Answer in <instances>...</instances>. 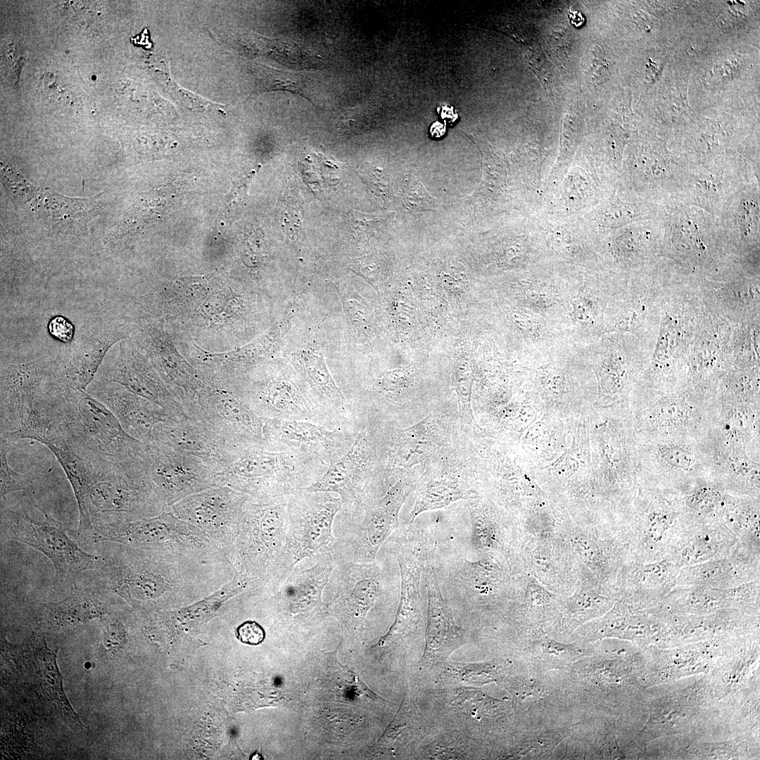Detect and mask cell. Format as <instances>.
<instances>
[{"instance_id":"obj_1","label":"cell","mask_w":760,"mask_h":760,"mask_svg":"<svg viewBox=\"0 0 760 760\" xmlns=\"http://www.w3.org/2000/svg\"><path fill=\"white\" fill-rule=\"evenodd\" d=\"M100 570L108 593L134 607L208 597L231 581V564H205L181 555L120 545Z\"/></svg>"},{"instance_id":"obj_2","label":"cell","mask_w":760,"mask_h":760,"mask_svg":"<svg viewBox=\"0 0 760 760\" xmlns=\"http://www.w3.org/2000/svg\"><path fill=\"white\" fill-rule=\"evenodd\" d=\"M42 411L49 429L40 441L58 443L101 468L143 460L146 444L129 434L114 414L87 391L49 390Z\"/></svg>"},{"instance_id":"obj_3","label":"cell","mask_w":760,"mask_h":760,"mask_svg":"<svg viewBox=\"0 0 760 760\" xmlns=\"http://www.w3.org/2000/svg\"><path fill=\"white\" fill-rule=\"evenodd\" d=\"M288 495L269 500L248 498L244 504L229 558L236 572L250 581L252 589L262 590L273 579L289 531Z\"/></svg>"},{"instance_id":"obj_4","label":"cell","mask_w":760,"mask_h":760,"mask_svg":"<svg viewBox=\"0 0 760 760\" xmlns=\"http://www.w3.org/2000/svg\"><path fill=\"white\" fill-rule=\"evenodd\" d=\"M717 409L716 395L690 384L674 391L644 386L635 402L637 439H703L715 422Z\"/></svg>"},{"instance_id":"obj_5","label":"cell","mask_w":760,"mask_h":760,"mask_svg":"<svg viewBox=\"0 0 760 760\" xmlns=\"http://www.w3.org/2000/svg\"><path fill=\"white\" fill-rule=\"evenodd\" d=\"M44 519L31 518L24 508H12L1 502V539L26 544L44 554L52 563L55 577L53 586L58 590L72 591L80 575L99 569L104 557L91 554L79 545L75 531L44 512Z\"/></svg>"},{"instance_id":"obj_6","label":"cell","mask_w":760,"mask_h":760,"mask_svg":"<svg viewBox=\"0 0 760 760\" xmlns=\"http://www.w3.org/2000/svg\"><path fill=\"white\" fill-rule=\"evenodd\" d=\"M87 508L92 526L89 543L101 528L156 516L167 510L146 474L143 460L111 468L97 467Z\"/></svg>"},{"instance_id":"obj_7","label":"cell","mask_w":760,"mask_h":760,"mask_svg":"<svg viewBox=\"0 0 760 760\" xmlns=\"http://www.w3.org/2000/svg\"><path fill=\"white\" fill-rule=\"evenodd\" d=\"M106 541L172 552L205 564H232L224 551L204 532L168 509L156 516L101 528L91 539V543Z\"/></svg>"},{"instance_id":"obj_8","label":"cell","mask_w":760,"mask_h":760,"mask_svg":"<svg viewBox=\"0 0 760 760\" xmlns=\"http://www.w3.org/2000/svg\"><path fill=\"white\" fill-rule=\"evenodd\" d=\"M289 526L270 590L281 583L305 558L334 552L333 524L343 502L329 492L303 489L288 495Z\"/></svg>"},{"instance_id":"obj_9","label":"cell","mask_w":760,"mask_h":760,"mask_svg":"<svg viewBox=\"0 0 760 760\" xmlns=\"http://www.w3.org/2000/svg\"><path fill=\"white\" fill-rule=\"evenodd\" d=\"M638 474L645 488L679 493L699 480L713 479L714 457L705 438L638 441Z\"/></svg>"},{"instance_id":"obj_10","label":"cell","mask_w":760,"mask_h":760,"mask_svg":"<svg viewBox=\"0 0 760 760\" xmlns=\"http://www.w3.org/2000/svg\"><path fill=\"white\" fill-rule=\"evenodd\" d=\"M296 456L265 445L236 448L233 460L216 472V485L256 500L286 496L308 486Z\"/></svg>"},{"instance_id":"obj_11","label":"cell","mask_w":760,"mask_h":760,"mask_svg":"<svg viewBox=\"0 0 760 760\" xmlns=\"http://www.w3.org/2000/svg\"><path fill=\"white\" fill-rule=\"evenodd\" d=\"M51 365L42 361L20 362L1 368V440L37 441L44 433V417L39 410L45 395Z\"/></svg>"},{"instance_id":"obj_12","label":"cell","mask_w":760,"mask_h":760,"mask_svg":"<svg viewBox=\"0 0 760 760\" xmlns=\"http://www.w3.org/2000/svg\"><path fill=\"white\" fill-rule=\"evenodd\" d=\"M202 385L189 417L203 423L234 448L265 445L263 419L230 384L209 372L201 374Z\"/></svg>"},{"instance_id":"obj_13","label":"cell","mask_w":760,"mask_h":760,"mask_svg":"<svg viewBox=\"0 0 760 760\" xmlns=\"http://www.w3.org/2000/svg\"><path fill=\"white\" fill-rule=\"evenodd\" d=\"M551 671L511 673L500 684L512 696L515 728L553 727L578 720V708L561 671L558 676Z\"/></svg>"},{"instance_id":"obj_14","label":"cell","mask_w":760,"mask_h":760,"mask_svg":"<svg viewBox=\"0 0 760 760\" xmlns=\"http://www.w3.org/2000/svg\"><path fill=\"white\" fill-rule=\"evenodd\" d=\"M248 499L247 495L238 490L215 486L189 495L167 509L204 532L229 557Z\"/></svg>"},{"instance_id":"obj_15","label":"cell","mask_w":760,"mask_h":760,"mask_svg":"<svg viewBox=\"0 0 760 760\" xmlns=\"http://www.w3.org/2000/svg\"><path fill=\"white\" fill-rule=\"evenodd\" d=\"M144 443L145 471L167 509L189 495L217 486L216 471L200 459L153 438Z\"/></svg>"},{"instance_id":"obj_16","label":"cell","mask_w":760,"mask_h":760,"mask_svg":"<svg viewBox=\"0 0 760 760\" xmlns=\"http://www.w3.org/2000/svg\"><path fill=\"white\" fill-rule=\"evenodd\" d=\"M410 493V486L400 479L379 499H367L361 505L362 521L346 536L336 538L338 560L373 562L383 543L396 527L400 508Z\"/></svg>"},{"instance_id":"obj_17","label":"cell","mask_w":760,"mask_h":760,"mask_svg":"<svg viewBox=\"0 0 760 760\" xmlns=\"http://www.w3.org/2000/svg\"><path fill=\"white\" fill-rule=\"evenodd\" d=\"M336 593L327 610L341 622L348 636L361 635L366 616L381 590V569L373 562L338 560Z\"/></svg>"},{"instance_id":"obj_18","label":"cell","mask_w":760,"mask_h":760,"mask_svg":"<svg viewBox=\"0 0 760 760\" xmlns=\"http://www.w3.org/2000/svg\"><path fill=\"white\" fill-rule=\"evenodd\" d=\"M308 568H294L279 585L270 590L274 593V603L289 623H303L320 619L327 609L322 601V594L337 559L335 552L317 557Z\"/></svg>"},{"instance_id":"obj_19","label":"cell","mask_w":760,"mask_h":760,"mask_svg":"<svg viewBox=\"0 0 760 760\" xmlns=\"http://www.w3.org/2000/svg\"><path fill=\"white\" fill-rule=\"evenodd\" d=\"M121 338L116 330L105 328L62 347L51 366L50 388L62 392L86 391L106 353Z\"/></svg>"},{"instance_id":"obj_20","label":"cell","mask_w":760,"mask_h":760,"mask_svg":"<svg viewBox=\"0 0 760 760\" xmlns=\"http://www.w3.org/2000/svg\"><path fill=\"white\" fill-rule=\"evenodd\" d=\"M105 379L161 406L177 419L188 418L183 407L169 391L151 361L125 343H120Z\"/></svg>"},{"instance_id":"obj_21","label":"cell","mask_w":760,"mask_h":760,"mask_svg":"<svg viewBox=\"0 0 760 760\" xmlns=\"http://www.w3.org/2000/svg\"><path fill=\"white\" fill-rule=\"evenodd\" d=\"M151 438L200 459L216 472L232 462L237 448L227 444L203 423L190 417L158 424L152 431Z\"/></svg>"},{"instance_id":"obj_22","label":"cell","mask_w":760,"mask_h":760,"mask_svg":"<svg viewBox=\"0 0 760 760\" xmlns=\"http://www.w3.org/2000/svg\"><path fill=\"white\" fill-rule=\"evenodd\" d=\"M89 388L87 391L106 405L129 434L143 442L151 438L152 431L158 424L179 420L161 406L117 383L97 379Z\"/></svg>"},{"instance_id":"obj_23","label":"cell","mask_w":760,"mask_h":760,"mask_svg":"<svg viewBox=\"0 0 760 760\" xmlns=\"http://www.w3.org/2000/svg\"><path fill=\"white\" fill-rule=\"evenodd\" d=\"M441 700L449 709L469 721L487 737H497L499 742L514 729L512 704L484 692L479 688L460 686L442 690Z\"/></svg>"},{"instance_id":"obj_24","label":"cell","mask_w":760,"mask_h":760,"mask_svg":"<svg viewBox=\"0 0 760 760\" xmlns=\"http://www.w3.org/2000/svg\"><path fill=\"white\" fill-rule=\"evenodd\" d=\"M426 585L427 624L422 663L424 666H437L466 644L467 637L447 606L436 572L431 567L426 574Z\"/></svg>"},{"instance_id":"obj_25","label":"cell","mask_w":760,"mask_h":760,"mask_svg":"<svg viewBox=\"0 0 760 760\" xmlns=\"http://www.w3.org/2000/svg\"><path fill=\"white\" fill-rule=\"evenodd\" d=\"M266 446L279 450L286 447L320 455L345 450L349 439L341 432L304 419L262 418Z\"/></svg>"},{"instance_id":"obj_26","label":"cell","mask_w":760,"mask_h":760,"mask_svg":"<svg viewBox=\"0 0 760 760\" xmlns=\"http://www.w3.org/2000/svg\"><path fill=\"white\" fill-rule=\"evenodd\" d=\"M717 403L716 417L706 436L714 452L744 449L750 456L759 460V404Z\"/></svg>"},{"instance_id":"obj_27","label":"cell","mask_w":760,"mask_h":760,"mask_svg":"<svg viewBox=\"0 0 760 760\" xmlns=\"http://www.w3.org/2000/svg\"><path fill=\"white\" fill-rule=\"evenodd\" d=\"M368 451L364 435L359 434L350 448L332 462L325 473L303 488L308 492L338 493L343 503L362 504L365 500Z\"/></svg>"},{"instance_id":"obj_28","label":"cell","mask_w":760,"mask_h":760,"mask_svg":"<svg viewBox=\"0 0 760 760\" xmlns=\"http://www.w3.org/2000/svg\"><path fill=\"white\" fill-rule=\"evenodd\" d=\"M93 588H77L58 602L41 603L42 626L51 631H64L81 626L111 612L107 591Z\"/></svg>"},{"instance_id":"obj_29","label":"cell","mask_w":760,"mask_h":760,"mask_svg":"<svg viewBox=\"0 0 760 760\" xmlns=\"http://www.w3.org/2000/svg\"><path fill=\"white\" fill-rule=\"evenodd\" d=\"M261 418L301 419L311 414V405L299 388L284 377L255 383L248 395L242 397Z\"/></svg>"},{"instance_id":"obj_30","label":"cell","mask_w":760,"mask_h":760,"mask_svg":"<svg viewBox=\"0 0 760 760\" xmlns=\"http://www.w3.org/2000/svg\"><path fill=\"white\" fill-rule=\"evenodd\" d=\"M576 721L540 728L514 729L493 747L490 756L505 759H547L567 737Z\"/></svg>"},{"instance_id":"obj_31","label":"cell","mask_w":760,"mask_h":760,"mask_svg":"<svg viewBox=\"0 0 760 760\" xmlns=\"http://www.w3.org/2000/svg\"><path fill=\"white\" fill-rule=\"evenodd\" d=\"M714 457L713 479L726 493L759 498V460L737 448L716 451Z\"/></svg>"},{"instance_id":"obj_32","label":"cell","mask_w":760,"mask_h":760,"mask_svg":"<svg viewBox=\"0 0 760 760\" xmlns=\"http://www.w3.org/2000/svg\"><path fill=\"white\" fill-rule=\"evenodd\" d=\"M401 577L400 598L393 624L379 642V646L398 642L413 632L419 619V581L421 570L401 548L394 552Z\"/></svg>"},{"instance_id":"obj_33","label":"cell","mask_w":760,"mask_h":760,"mask_svg":"<svg viewBox=\"0 0 760 760\" xmlns=\"http://www.w3.org/2000/svg\"><path fill=\"white\" fill-rule=\"evenodd\" d=\"M34 668L38 685L43 696L72 729L82 728V723L70 704L63 688L62 676L56 662V653L47 647L44 638L32 636Z\"/></svg>"},{"instance_id":"obj_34","label":"cell","mask_w":760,"mask_h":760,"mask_svg":"<svg viewBox=\"0 0 760 760\" xmlns=\"http://www.w3.org/2000/svg\"><path fill=\"white\" fill-rule=\"evenodd\" d=\"M519 650L528 669L538 672L565 670L588 652L578 643H563L534 629Z\"/></svg>"},{"instance_id":"obj_35","label":"cell","mask_w":760,"mask_h":760,"mask_svg":"<svg viewBox=\"0 0 760 760\" xmlns=\"http://www.w3.org/2000/svg\"><path fill=\"white\" fill-rule=\"evenodd\" d=\"M44 445L61 464L73 490L79 510L76 536L79 542L89 543L92 526L87 513V498L98 467L63 444L49 442Z\"/></svg>"},{"instance_id":"obj_36","label":"cell","mask_w":760,"mask_h":760,"mask_svg":"<svg viewBox=\"0 0 760 760\" xmlns=\"http://www.w3.org/2000/svg\"><path fill=\"white\" fill-rule=\"evenodd\" d=\"M427 730L424 717L406 692L394 719L377 742L376 750L400 755L417 745Z\"/></svg>"},{"instance_id":"obj_37","label":"cell","mask_w":760,"mask_h":760,"mask_svg":"<svg viewBox=\"0 0 760 760\" xmlns=\"http://www.w3.org/2000/svg\"><path fill=\"white\" fill-rule=\"evenodd\" d=\"M439 445V430L429 416L400 432L391 456L392 469H405L422 461Z\"/></svg>"},{"instance_id":"obj_38","label":"cell","mask_w":760,"mask_h":760,"mask_svg":"<svg viewBox=\"0 0 760 760\" xmlns=\"http://www.w3.org/2000/svg\"><path fill=\"white\" fill-rule=\"evenodd\" d=\"M512 661L509 659H495L483 662H443L439 667L441 680L461 686L481 688L495 683L500 685L512 673Z\"/></svg>"},{"instance_id":"obj_39","label":"cell","mask_w":760,"mask_h":760,"mask_svg":"<svg viewBox=\"0 0 760 760\" xmlns=\"http://www.w3.org/2000/svg\"><path fill=\"white\" fill-rule=\"evenodd\" d=\"M604 599L588 590H581L559 604L555 633L568 635L597 616L604 608Z\"/></svg>"},{"instance_id":"obj_40","label":"cell","mask_w":760,"mask_h":760,"mask_svg":"<svg viewBox=\"0 0 760 760\" xmlns=\"http://www.w3.org/2000/svg\"><path fill=\"white\" fill-rule=\"evenodd\" d=\"M293 363L317 393L335 405L343 404L345 398L330 374L321 352L314 349L302 350L293 357Z\"/></svg>"},{"instance_id":"obj_41","label":"cell","mask_w":760,"mask_h":760,"mask_svg":"<svg viewBox=\"0 0 760 760\" xmlns=\"http://www.w3.org/2000/svg\"><path fill=\"white\" fill-rule=\"evenodd\" d=\"M255 79L253 93L286 91L306 99L315 105L313 80L304 74L279 70L255 64L253 67Z\"/></svg>"},{"instance_id":"obj_42","label":"cell","mask_w":760,"mask_h":760,"mask_svg":"<svg viewBox=\"0 0 760 760\" xmlns=\"http://www.w3.org/2000/svg\"><path fill=\"white\" fill-rule=\"evenodd\" d=\"M472 494L457 481L449 479L431 480L418 490L409 521H414L419 514L426 511L447 507L461 499L474 498Z\"/></svg>"},{"instance_id":"obj_43","label":"cell","mask_w":760,"mask_h":760,"mask_svg":"<svg viewBox=\"0 0 760 760\" xmlns=\"http://www.w3.org/2000/svg\"><path fill=\"white\" fill-rule=\"evenodd\" d=\"M478 744L470 737L458 732L445 733L436 736L422 749L425 759H472L478 751Z\"/></svg>"},{"instance_id":"obj_44","label":"cell","mask_w":760,"mask_h":760,"mask_svg":"<svg viewBox=\"0 0 760 760\" xmlns=\"http://www.w3.org/2000/svg\"><path fill=\"white\" fill-rule=\"evenodd\" d=\"M279 331L275 329L253 341L241 349L224 354L205 355L203 361L220 367H232L235 364L251 363L266 355L275 345Z\"/></svg>"},{"instance_id":"obj_45","label":"cell","mask_w":760,"mask_h":760,"mask_svg":"<svg viewBox=\"0 0 760 760\" xmlns=\"http://www.w3.org/2000/svg\"><path fill=\"white\" fill-rule=\"evenodd\" d=\"M452 379L457 395L461 424L470 426L474 430L479 429L471 407L473 374L467 360H462L455 362Z\"/></svg>"},{"instance_id":"obj_46","label":"cell","mask_w":760,"mask_h":760,"mask_svg":"<svg viewBox=\"0 0 760 760\" xmlns=\"http://www.w3.org/2000/svg\"><path fill=\"white\" fill-rule=\"evenodd\" d=\"M7 442L1 440L0 445V497L1 501L6 496L15 491L25 490L37 481V476L31 473H19L10 466L7 455L8 453Z\"/></svg>"},{"instance_id":"obj_47","label":"cell","mask_w":760,"mask_h":760,"mask_svg":"<svg viewBox=\"0 0 760 760\" xmlns=\"http://www.w3.org/2000/svg\"><path fill=\"white\" fill-rule=\"evenodd\" d=\"M402 198L405 206L410 210H433L436 207L435 198L412 173H408L404 178Z\"/></svg>"},{"instance_id":"obj_48","label":"cell","mask_w":760,"mask_h":760,"mask_svg":"<svg viewBox=\"0 0 760 760\" xmlns=\"http://www.w3.org/2000/svg\"><path fill=\"white\" fill-rule=\"evenodd\" d=\"M466 570L468 583L471 588L481 595H488L492 591L499 580L497 576L499 574L498 567L487 560L470 563L467 562Z\"/></svg>"},{"instance_id":"obj_49","label":"cell","mask_w":760,"mask_h":760,"mask_svg":"<svg viewBox=\"0 0 760 760\" xmlns=\"http://www.w3.org/2000/svg\"><path fill=\"white\" fill-rule=\"evenodd\" d=\"M471 517V544L479 550L494 548L498 543V532L495 524L474 507H470Z\"/></svg>"},{"instance_id":"obj_50","label":"cell","mask_w":760,"mask_h":760,"mask_svg":"<svg viewBox=\"0 0 760 760\" xmlns=\"http://www.w3.org/2000/svg\"><path fill=\"white\" fill-rule=\"evenodd\" d=\"M102 647L106 654L115 655L125 645L127 640V628L122 620L113 612L102 619Z\"/></svg>"},{"instance_id":"obj_51","label":"cell","mask_w":760,"mask_h":760,"mask_svg":"<svg viewBox=\"0 0 760 760\" xmlns=\"http://www.w3.org/2000/svg\"><path fill=\"white\" fill-rule=\"evenodd\" d=\"M410 375L405 369H398L388 372L381 380L382 389L389 395H398L408 385Z\"/></svg>"},{"instance_id":"obj_52","label":"cell","mask_w":760,"mask_h":760,"mask_svg":"<svg viewBox=\"0 0 760 760\" xmlns=\"http://www.w3.org/2000/svg\"><path fill=\"white\" fill-rule=\"evenodd\" d=\"M573 307L572 316L574 319L585 325L593 324L596 317V310L593 301L586 296H576L571 300Z\"/></svg>"},{"instance_id":"obj_53","label":"cell","mask_w":760,"mask_h":760,"mask_svg":"<svg viewBox=\"0 0 760 760\" xmlns=\"http://www.w3.org/2000/svg\"><path fill=\"white\" fill-rule=\"evenodd\" d=\"M236 638L243 643L257 645L265 638L263 628L255 621H246L236 629Z\"/></svg>"},{"instance_id":"obj_54","label":"cell","mask_w":760,"mask_h":760,"mask_svg":"<svg viewBox=\"0 0 760 760\" xmlns=\"http://www.w3.org/2000/svg\"><path fill=\"white\" fill-rule=\"evenodd\" d=\"M376 262H378L377 260L367 258L360 260L357 264L353 265V268L366 279L374 284L382 279V274H384L383 267L376 265Z\"/></svg>"},{"instance_id":"obj_55","label":"cell","mask_w":760,"mask_h":760,"mask_svg":"<svg viewBox=\"0 0 760 760\" xmlns=\"http://www.w3.org/2000/svg\"><path fill=\"white\" fill-rule=\"evenodd\" d=\"M511 319L518 329L530 338H537L540 335V327L535 319L530 315L519 312H512Z\"/></svg>"},{"instance_id":"obj_56","label":"cell","mask_w":760,"mask_h":760,"mask_svg":"<svg viewBox=\"0 0 760 760\" xmlns=\"http://www.w3.org/2000/svg\"><path fill=\"white\" fill-rule=\"evenodd\" d=\"M343 304L348 318L355 327L359 328L367 325V312L362 305L355 300H347L343 302Z\"/></svg>"},{"instance_id":"obj_57","label":"cell","mask_w":760,"mask_h":760,"mask_svg":"<svg viewBox=\"0 0 760 760\" xmlns=\"http://www.w3.org/2000/svg\"><path fill=\"white\" fill-rule=\"evenodd\" d=\"M758 221V213L756 205L752 202L743 203L742 209L740 210L739 222L745 234L748 235L752 230L754 224Z\"/></svg>"},{"instance_id":"obj_58","label":"cell","mask_w":760,"mask_h":760,"mask_svg":"<svg viewBox=\"0 0 760 760\" xmlns=\"http://www.w3.org/2000/svg\"><path fill=\"white\" fill-rule=\"evenodd\" d=\"M552 291L545 289H529L526 291V297L531 304L540 308H548L554 302Z\"/></svg>"},{"instance_id":"obj_59","label":"cell","mask_w":760,"mask_h":760,"mask_svg":"<svg viewBox=\"0 0 760 760\" xmlns=\"http://www.w3.org/2000/svg\"><path fill=\"white\" fill-rule=\"evenodd\" d=\"M378 169L374 167H365L363 170L364 177L367 184L370 185V187H374L376 190H379V193L387 195L388 194V182L384 178L383 174L378 172Z\"/></svg>"},{"instance_id":"obj_60","label":"cell","mask_w":760,"mask_h":760,"mask_svg":"<svg viewBox=\"0 0 760 760\" xmlns=\"http://www.w3.org/2000/svg\"><path fill=\"white\" fill-rule=\"evenodd\" d=\"M49 330L53 336L65 341H70L73 333L72 324L61 317L52 319Z\"/></svg>"},{"instance_id":"obj_61","label":"cell","mask_w":760,"mask_h":760,"mask_svg":"<svg viewBox=\"0 0 760 760\" xmlns=\"http://www.w3.org/2000/svg\"><path fill=\"white\" fill-rule=\"evenodd\" d=\"M569 18L572 24L575 26L582 25L584 22V18L581 13L578 11H571L569 13Z\"/></svg>"},{"instance_id":"obj_62","label":"cell","mask_w":760,"mask_h":760,"mask_svg":"<svg viewBox=\"0 0 760 760\" xmlns=\"http://www.w3.org/2000/svg\"><path fill=\"white\" fill-rule=\"evenodd\" d=\"M430 131L433 137H440L444 134L445 129L443 125L436 122L433 124Z\"/></svg>"},{"instance_id":"obj_63","label":"cell","mask_w":760,"mask_h":760,"mask_svg":"<svg viewBox=\"0 0 760 760\" xmlns=\"http://www.w3.org/2000/svg\"><path fill=\"white\" fill-rule=\"evenodd\" d=\"M84 666L85 669H89L91 667V663L89 661H87Z\"/></svg>"}]
</instances>
